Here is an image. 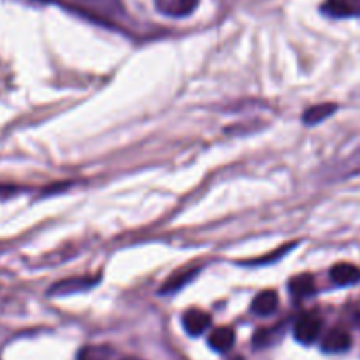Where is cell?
I'll return each mask as SVG.
<instances>
[{"mask_svg":"<svg viewBox=\"0 0 360 360\" xmlns=\"http://www.w3.org/2000/svg\"><path fill=\"white\" fill-rule=\"evenodd\" d=\"M352 336L345 329H333L326 334L322 341V350L326 354H343L350 350Z\"/></svg>","mask_w":360,"mask_h":360,"instance_id":"cell-2","label":"cell"},{"mask_svg":"<svg viewBox=\"0 0 360 360\" xmlns=\"http://www.w3.org/2000/svg\"><path fill=\"white\" fill-rule=\"evenodd\" d=\"M211 326V316L202 309H188L183 315V327L190 336H200Z\"/></svg>","mask_w":360,"mask_h":360,"instance_id":"cell-3","label":"cell"},{"mask_svg":"<svg viewBox=\"0 0 360 360\" xmlns=\"http://www.w3.org/2000/svg\"><path fill=\"white\" fill-rule=\"evenodd\" d=\"M330 278L340 287H350L360 281V269L354 264H336L330 269Z\"/></svg>","mask_w":360,"mask_h":360,"instance_id":"cell-5","label":"cell"},{"mask_svg":"<svg viewBox=\"0 0 360 360\" xmlns=\"http://www.w3.org/2000/svg\"><path fill=\"white\" fill-rule=\"evenodd\" d=\"M234 341H236V334L231 327H218L214 329L213 333L210 334V347L213 348L214 352H220V354H225V352L231 350L234 347Z\"/></svg>","mask_w":360,"mask_h":360,"instance_id":"cell-8","label":"cell"},{"mask_svg":"<svg viewBox=\"0 0 360 360\" xmlns=\"http://www.w3.org/2000/svg\"><path fill=\"white\" fill-rule=\"evenodd\" d=\"M278 302H280V299H278L276 292L264 290L253 299L252 311L259 316H269L278 309Z\"/></svg>","mask_w":360,"mask_h":360,"instance_id":"cell-6","label":"cell"},{"mask_svg":"<svg viewBox=\"0 0 360 360\" xmlns=\"http://www.w3.org/2000/svg\"><path fill=\"white\" fill-rule=\"evenodd\" d=\"M320 330H322V319L315 313H304L295 322L294 336L299 343L311 345L319 340Z\"/></svg>","mask_w":360,"mask_h":360,"instance_id":"cell-1","label":"cell"},{"mask_svg":"<svg viewBox=\"0 0 360 360\" xmlns=\"http://www.w3.org/2000/svg\"><path fill=\"white\" fill-rule=\"evenodd\" d=\"M234 360H243V359H234Z\"/></svg>","mask_w":360,"mask_h":360,"instance_id":"cell-16","label":"cell"},{"mask_svg":"<svg viewBox=\"0 0 360 360\" xmlns=\"http://www.w3.org/2000/svg\"><path fill=\"white\" fill-rule=\"evenodd\" d=\"M95 283H97V280H94V278H69V280L58 281L56 285H53L49 294L53 295L74 294V292L88 290V288L94 287Z\"/></svg>","mask_w":360,"mask_h":360,"instance_id":"cell-7","label":"cell"},{"mask_svg":"<svg viewBox=\"0 0 360 360\" xmlns=\"http://www.w3.org/2000/svg\"><path fill=\"white\" fill-rule=\"evenodd\" d=\"M199 273V267H188V269H181L178 273L172 274L167 280V283H164V287L160 288V294H172V292H178L179 288L185 287L186 283L193 280Z\"/></svg>","mask_w":360,"mask_h":360,"instance_id":"cell-9","label":"cell"},{"mask_svg":"<svg viewBox=\"0 0 360 360\" xmlns=\"http://www.w3.org/2000/svg\"><path fill=\"white\" fill-rule=\"evenodd\" d=\"M288 290L294 297H308L315 292V280H313L311 274H299L290 280Z\"/></svg>","mask_w":360,"mask_h":360,"instance_id":"cell-12","label":"cell"},{"mask_svg":"<svg viewBox=\"0 0 360 360\" xmlns=\"http://www.w3.org/2000/svg\"><path fill=\"white\" fill-rule=\"evenodd\" d=\"M336 111H338V104H334V102H326V104L313 105V108H309L308 111L302 115V122H304L306 125H319V123H322L323 120L333 116Z\"/></svg>","mask_w":360,"mask_h":360,"instance_id":"cell-11","label":"cell"},{"mask_svg":"<svg viewBox=\"0 0 360 360\" xmlns=\"http://www.w3.org/2000/svg\"><path fill=\"white\" fill-rule=\"evenodd\" d=\"M79 360H102V359L98 357L97 354H91V355H88V352H84V354L81 355V357H79Z\"/></svg>","mask_w":360,"mask_h":360,"instance_id":"cell-14","label":"cell"},{"mask_svg":"<svg viewBox=\"0 0 360 360\" xmlns=\"http://www.w3.org/2000/svg\"><path fill=\"white\" fill-rule=\"evenodd\" d=\"M123 360H141V359H136V357H127V359H123Z\"/></svg>","mask_w":360,"mask_h":360,"instance_id":"cell-15","label":"cell"},{"mask_svg":"<svg viewBox=\"0 0 360 360\" xmlns=\"http://www.w3.org/2000/svg\"><path fill=\"white\" fill-rule=\"evenodd\" d=\"M323 13L334 18L360 16V0H327Z\"/></svg>","mask_w":360,"mask_h":360,"instance_id":"cell-4","label":"cell"},{"mask_svg":"<svg viewBox=\"0 0 360 360\" xmlns=\"http://www.w3.org/2000/svg\"><path fill=\"white\" fill-rule=\"evenodd\" d=\"M162 13L171 16H186L197 7L199 0H157Z\"/></svg>","mask_w":360,"mask_h":360,"instance_id":"cell-10","label":"cell"},{"mask_svg":"<svg viewBox=\"0 0 360 360\" xmlns=\"http://www.w3.org/2000/svg\"><path fill=\"white\" fill-rule=\"evenodd\" d=\"M77 2L97 14H118L122 11L118 0H77Z\"/></svg>","mask_w":360,"mask_h":360,"instance_id":"cell-13","label":"cell"}]
</instances>
